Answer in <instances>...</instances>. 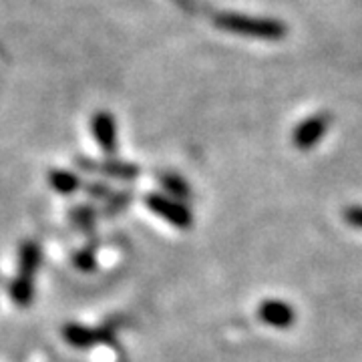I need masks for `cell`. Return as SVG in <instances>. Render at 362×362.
<instances>
[{
	"label": "cell",
	"instance_id": "cell-1",
	"mask_svg": "<svg viewBox=\"0 0 362 362\" xmlns=\"http://www.w3.org/2000/svg\"><path fill=\"white\" fill-rule=\"evenodd\" d=\"M216 26L240 35V37H250V39L264 40H280L288 35V26L282 21L276 18H262V16H247V14L238 13H220L216 14Z\"/></svg>",
	"mask_w": 362,
	"mask_h": 362
},
{
	"label": "cell",
	"instance_id": "cell-2",
	"mask_svg": "<svg viewBox=\"0 0 362 362\" xmlns=\"http://www.w3.org/2000/svg\"><path fill=\"white\" fill-rule=\"evenodd\" d=\"M145 204L151 211H156L157 216H161L163 220L169 221L175 228H189L192 226V214L185 206H181L180 202H173L169 197H163L159 194H149L145 197Z\"/></svg>",
	"mask_w": 362,
	"mask_h": 362
},
{
	"label": "cell",
	"instance_id": "cell-3",
	"mask_svg": "<svg viewBox=\"0 0 362 362\" xmlns=\"http://www.w3.org/2000/svg\"><path fill=\"white\" fill-rule=\"evenodd\" d=\"M330 123H332V121H330V117L326 115V113L308 117V119L302 121L296 129H294V133H292V143H294V147L302 149V151L312 149L314 145L320 143V139L324 137V133L330 127Z\"/></svg>",
	"mask_w": 362,
	"mask_h": 362
},
{
	"label": "cell",
	"instance_id": "cell-4",
	"mask_svg": "<svg viewBox=\"0 0 362 362\" xmlns=\"http://www.w3.org/2000/svg\"><path fill=\"white\" fill-rule=\"evenodd\" d=\"M75 163L78 169L83 171H93V173H103L109 177H117V180H133L139 175V168L131 165V163H123V161H115V159H109V161H95L89 157H77Z\"/></svg>",
	"mask_w": 362,
	"mask_h": 362
},
{
	"label": "cell",
	"instance_id": "cell-5",
	"mask_svg": "<svg viewBox=\"0 0 362 362\" xmlns=\"http://www.w3.org/2000/svg\"><path fill=\"white\" fill-rule=\"evenodd\" d=\"M90 129L93 135L99 143V147L103 149L105 153H115L117 149V123L115 117L111 115L109 111H99L95 113L90 119Z\"/></svg>",
	"mask_w": 362,
	"mask_h": 362
},
{
	"label": "cell",
	"instance_id": "cell-6",
	"mask_svg": "<svg viewBox=\"0 0 362 362\" xmlns=\"http://www.w3.org/2000/svg\"><path fill=\"white\" fill-rule=\"evenodd\" d=\"M258 316L262 322L276 326V328H288L294 322V310L290 304L278 302V300H268L258 308Z\"/></svg>",
	"mask_w": 362,
	"mask_h": 362
},
{
	"label": "cell",
	"instance_id": "cell-7",
	"mask_svg": "<svg viewBox=\"0 0 362 362\" xmlns=\"http://www.w3.org/2000/svg\"><path fill=\"white\" fill-rule=\"evenodd\" d=\"M40 262H42L40 246L33 240H26L21 244V250H18V272L16 274L26 276V278H35L40 268Z\"/></svg>",
	"mask_w": 362,
	"mask_h": 362
},
{
	"label": "cell",
	"instance_id": "cell-8",
	"mask_svg": "<svg viewBox=\"0 0 362 362\" xmlns=\"http://www.w3.org/2000/svg\"><path fill=\"white\" fill-rule=\"evenodd\" d=\"M63 338L75 349H89L95 342H99L103 334L99 330H93L81 324H66L63 328Z\"/></svg>",
	"mask_w": 362,
	"mask_h": 362
},
{
	"label": "cell",
	"instance_id": "cell-9",
	"mask_svg": "<svg viewBox=\"0 0 362 362\" xmlns=\"http://www.w3.org/2000/svg\"><path fill=\"white\" fill-rule=\"evenodd\" d=\"M8 294L18 308H28L35 302V278L16 274L13 282L8 284Z\"/></svg>",
	"mask_w": 362,
	"mask_h": 362
},
{
	"label": "cell",
	"instance_id": "cell-10",
	"mask_svg": "<svg viewBox=\"0 0 362 362\" xmlns=\"http://www.w3.org/2000/svg\"><path fill=\"white\" fill-rule=\"evenodd\" d=\"M47 180H49V185H51L57 194H63V195L75 194V192L81 189V185H83V183H81V177H78L77 173L66 171V169H51Z\"/></svg>",
	"mask_w": 362,
	"mask_h": 362
},
{
	"label": "cell",
	"instance_id": "cell-11",
	"mask_svg": "<svg viewBox=\"0 0 362 362\" xmlns=\"http://www.w3.org/2000/svg\"><path fill=\"white\" fill-rule=\"evenodd\" d=\"M161 183H163V187L171 192L173 195H177V197H185V195H189V189H187V183L183 180H180L177 175H161Z\"/></svg>",
	"mask_w": 362,
	"mask_h": 362
},
{
	"label": "cell",
	"instance_id": "cell-12",
	"mask_svg": "<svg viewBox=\"0 0 362 362\" xmlns=\"http://www.w3.org/2000/svg\"><path fill=\"white\" fill-rule=\"evenodd\" d=\"M73 262H75V266H77L78 270L83 272H93L95 270V266H97L95 256H93V252H89V250L77 252V254L73 256Z\"/></svg>",
	"mask_w": 362,
	"mask_h": 362
},
{
	"label": "cell",
	"instance_id": "cell-13",
	"mask_svg": "<svg viewBox=\"0 0 362 362\" xmlns=\"http://www.w3.org/2000/svg\"><path fill=\"white\" fill-rule=\"evenodd\" d=\"M93 218H95V211L90 207H77L73 211V221L81 226V228H90L93 226Z\"/></svg>",
	"mask_w": 362,
	"mask_h": 362
},
{
	"label": "cell",
	"instance_id": "cell-14",
	"mask_svg": "<svg viewBox=\"0 0 362 362\" xmlns=\"http://www.w3.org/2000/svg\"><path fill=\"white\" fill-rule=\"evenodd\" d=\"M344 220L354 228H362V207H349L344 211Z\"/></svg>",
	"mask_w": 362,
	"mask_h": 362
},
{
	"label": "cell",
	"instance_id": "cell-15",
	"mask_svg": "<svg viewBox=\"0 0 362 362\" xmlns=\"http://www.w3.org/2000/svg\"><path fill=\"white\" fill-rule=\"evenodd\" d=\"M87 194H89L90 197H95V199H105L111 192H109V187L103 185V183H89V185H87Z\"/></svg>",
	"mask_w": 362,
	"mask_h": 362
},
{
	"label": "cell",
	"instance_id": "cell-16",
	"mask_svg": "<svg viewBox=\"0 0 362 362\" xmlns=\"http://www.w3.org/2000/svg\"><path fill=\"white\" fill-rule=\"evenodd\" d=\"M175 2H177L180 6H183V11H185V8H187V11H192L195 4H197V0H175Z\"/></svg>",
	"mask_w": 362,
	"mask_h": 362
}]
</instances>
